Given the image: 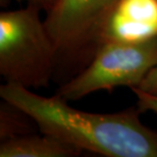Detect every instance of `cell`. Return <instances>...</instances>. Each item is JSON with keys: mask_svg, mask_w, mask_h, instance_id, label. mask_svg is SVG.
<instances>
[{"mask_svg": "<svg viewBox=\"0 0 157 157\" xmlns=\"http://www.w3.org/2000/svg\"><path fill=\"white\" fill-rule=\"evenodd\" d=\"M0 96L31 117L41 133L83 151L107 157H157V131L142 124L138 107L114 113L83 111L58 94L41 96L7 83L0 87Z\"/></svg>", "mask_w": 157, "mask_h": 157, "instance_id": "6da1fadb", "label": "cell"}, {"mask_svg": "<svg viewBox=\"0 0 157 157\" xmlns=\"http://www.w3.org/2000/svg\"><path fill=\"white\" fill-rule=\"evenodd\" d=\"M132 90L137 96V107L141 111H152L157 113V95L146 93L138 88H133Z\"/></svg>", "mask_w": 157, "mask_h": 157, "instance_id": "ba28073f", "label": "cell"}, {"mask_svg": "<svg viewBox=\"0 0 157 157\" xmlns=\"http://www.w3.org/2000/svg\"><path fill=\"white\" fill-rule=\"evenodd\" d=\"M32 124H35V121L26 112L3 100V103L0 106L1 142L34 133Z\"/></svg>", "mask_w": 157, "mask_h": 157, "instance_id": "52a82bcc", "label": "cell"}, {"mask_svg": "<svg viewBox=\"0 0 157 157\" xmlns=\"http://www.w3.org/2000/svg\"><path fill=\"white\" fill-rule=\"evenodd\" d=\"M40 11L28 4L0 13V75L5 83L47 87L57 68V52Z\"/></svg>", "mask_w": 157, "mask_h": 157, "instance_id": "7a4b0ae2", "label": "cell"}, {"mask_svg": "<svg viewBox=\"0 0 157 157\" xmlns=\"http://www.w3.org/2000/svg\"><path fill=\"white\" fill-rule=\"evenodd\" d=\"M83 150L51 135L34 133L2 141L0 157H74Z\"/></svg>", "mask_w": 157, "mask_h": 157, "instance_id": "8992f818", "label": "cell"}, {"mask_svg": "<svg viewBox=\"0 0 157 157\" xmlns=\"http://www.w3.org/2000/svg\"><path fill=\"white\" fill-rule=\"evenodd\" d=\"M115 0H56L47 11L45 27L57 52V67L82 70L91 61L99 36ZM81 70V71H82Z\"/></svg>", "mask_w": 157, "mask_h": 157, "instance_id": "277c9868", "label": "cell"}, {"mask_svg": "<svg viewBox=\"0 0 157 157\" xmlns=\"http://www.w3.org/2000/svg\"><path fill=\"white\" fill-rule=\"evenodd\" d=\"M138 89L146 93L157 95V64L147 74Z\"/></svg>", "mask_w": 157, "mask_h": 157, "instance_id": "9c48e42d", "label": "cell"}, {"mask_svg": "<svg viewBox=\"0 0 157 157\" xmlns=\"http://www.w3.org/2000/svg\"><path fill=\"white\" fill-rule=\"evenodd\" d=\"M28 4L33 5L35 7L39 8L41 11L45 10L46 12L52 7V5L54 4L56 0H27Z\"/></svg>", "mask_w": 157, "mask_h": 157, "instance_id": "30bf717a", "label": "cell"}, {"mask_svg": "<svg viewBox=\"0 0 157 157\" xmlns=\"http://www.w3.org/2000/svg\"><path fill=\"white\" fill-rule=\"evenodd\" d=\"M11 1H17V2H21V1H24V0H0V5L1 6H7L9 3H10Z\"/></svg>", "mask_w": 157, "mask_h": 157, "instance_id": "8fae6325", "label": "cell"}, {"mask_svg": "<svg viewBox=\"0 0 157 157\" xmlns=\"http://www.w3.org/2000/svg\"><path fill=\"white\" fill-rule=\"evenodd\" d=\"M157 64V37L141 42L101 44L91 61L57 93L67 101L117 87L138 88Z\"/></svg>", "mask_w": 157, "mask_h": 157, "instance_id": "3957f363", "label": "cell"}, {"mask_svg": "<svg viewBox=\"0 0 157 157\" xmlns=\"http://www.w3.org/2000/svg\"><path fill=\"white\" fill-rule=\"evenodd\" d=\"M156 37L157 0H115L102 26L98 47L108 42H141Z\"/></svg>", "mask_w": 157, "mask_h": 157, "instance_id": "5b68a950", "label": "cell"}]
</instances>
